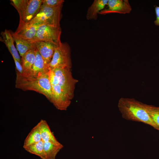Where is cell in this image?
<instances>
[{
    "instance_id": "603a6c76",
    "label": "cell",
    "mask_w": 159,
    "mask_h": 159,
    "mask_svg": "<svg viewBox=\"0 0 159 159\" xmlns=\"http://www.w3.org/2000/svg\"><path fill=\"white\" fill-rule=\"evenodd\" d=\"M63 0H42L41 8L54 7L63 5Z\"/></svg>"
},
{
    "instance_id": "6da1fadb",
    "label": "cell",
    "mask_w": 159,
    "mask_h": 159,
    "mask_svg": "<svg viewBox=\"0 0 159 159\" xmlns=\"http://www.w3.org/2000/svg\"><path fill=\"white\" fill-rule=\"evenodd\" d=\"M15 87L24 91H33L44 95L50 102L52 98V86L48 73L24 75L16 70Z\"/></svg>"
},
{
    "instance_id": "277c9868",
    "label": "cell",
    "mask_w": 159,
    "mask_h": 159,
    "mask_svg": "<svg viewBox=\"0 0 159 159\" xmlns=\"http://www.w3.org/2000/svg\"><path fill=\"white\" fill-rule=\"evenodd\" d=\"M48 66L49 69L61 68L71 69V49L67 42H62L56 47L52 59Z\"/></svg>"
},
{
    "instance_id": "44dd1931",
    "label": "cell",
    "mask_w": 159,
    "mask_h": 159,
    "mask_svg": "<svg viewBox=\"0 0 159 159\" xmlns=\"http://www.w3.org/2000/svg\"><path fill=\"white\" fill-rule=\"evenodd\" d=\"M144 105L153 121L159 127V107L145 104Z\"/></svg>"
},
{
    "instance_id": "52a82bcc",
    "label": "cell",
    "mask_w": 159,
    "mask_h": 159,
    "mask_svg": "<svg viewBox=\"0 0 159 159\" xmlns=\"http://www.w3.org/2000/svg\"><path fill=\"white\" fill-rule=\"evenodd\" d=\"M51 86L52 98L50 102L57 109L66 110L72 99L58 85Z\"/></svg>"
},
{
    "instance_id": "5bb4252c",
    "label": "cell",
    "mask_w": 159,
    "mask_h": 159,
    "mask_svg": "<svg viewBox=\"0 0 159 159\" xmlns=\"http://www.w3.org/2000/svg\"><path fill=\"white\" fill-rule=\"evenodd\" d=\"M36 49L28 51L21 57V64L23 70L22 74L24 75L32 74V67L36 59Z\"/></svg>"
},
{
    "instance_id": "9a60e30c",
    "label": "cell",
    "mask_w": 159,
    "mask_h": 159,
    "mask_svg": "<svg viewBox=\"0 0 159 159\" xmlns=\"http://www.w3.org/2000/svg\"><path fill=\"white\" fill-rule=\"evenodd\" d=\"M39 125L42 140L44 142H50L53 143H60L57 140L52 132L47 121L41 120L38 123Z\"/></svg>"
},
{
    "instance_id": "ba28073f",
    "label": "cell",
    "mask_w": 159,
    "mask_h": 159,
    "mask_svg": "<svg viewBox=\"0 0 159 159\" xmlns=\"http://www.w3.org/2000/svg\"><path fill=\"white\" fill-rule=\"evenodd\" d=\"M107 7L101 11L99 14L105 15L117 13L125 14L130 13L131 7L128 0H108Z\"/></svg>"
},
{
    "instance_id": "ffe728a7",
    "label": "cell",
    "mask_w": 159,
    "mask_h": 159,
    "mask_svg": "<svg viewBox=\"0 0 159 159\" xmlns=\"http://www.w3.org/2000/svg\"><path fill=\"white\" fill-rule=\"evenodd\" d=\"M44 142L42 140L23 148L29 153L36 155L42 159H46L44 150Z\"/></svg>"
},
{
    "instance_id": "ac0fdd59",
    "label": "cell",
    "mask_w": 159,
    "mask_h": 159,
    "mask_svg": "<svg viewBox=\"0 0 159 159\" xmlns=\"http://www.w3.org/2000/svg\"><path fill=\"white\" fill-rule=\"evenodd\" d=\"M63 147L61 143L44 142V150L46 159H55L57 154Z\"/></svg>"
},
{
    "instance_id": "7c38bea8",
    "label": "cell",
    "mask_w": 159,
    "mask_h": 159,
    "mask_svg": "<svg viewBox=\"0 0 159 159\" xmlns=\"http://www.w3.org/2000/svg\"><path fill=\"white\" fill-rule=\"evenodd\" d=\"M0 40L5 44L13 59H16L21 64V59L14 45L15 41L11 31L5 29L4 31L2 32L1 33Z\"/></svg>"
},
{
    "instance_id": "5b68a950",
    "label": "cell",
    "mask_w": 159,
    "mask_h": 159,
    "mask_svg": "<svg viewBox=\"0 0 159 159\" xmlns=\"http://www.w3.org/2000/svg\"><path fill=\"white\" fill-rule=\"evenodd\" d=\"M61 33L60 26L43 24L39 28L35 36L31 41L49 42L57 46L62 43L60 39Z\"/></svg>"
},
{
    "instance_id": "7402d4cb",
    "label": "cell",
    "mask_w": 159,
    "mask_h": 159,
    "mask_svg": "<svg viewBox=\"0 0 159 159\" xmlns=\"http://www.w3.org/2000/svg\"><path fill=\"white\" fill-rule=\"evenodd\" d=\"M28 0H11V4L16 9L19 16V18L22 16Z\"/></svg>"
},
{
    "instance_id": "7a4b0ae2",
    "label": "cell",
    "mask_w": 159,
    "mask_h": 159,
    "mask_svg": "<svg viewBox=\"0 0 159 159\" xmlns=\"http://www.w3.org/2000/svg\"><path fill=\"white\" fill-rule=\"evenodd\" d=\"M144 104L134 98L122 97L118 101V107L125 119L144 123L159 131V127L153 121Z\"/></svg>"
},
{
    "instance_id": "d6986e66",
    "label": "cell",
    "mask_w": 159,
    "mask_h": 159,
    "mask_svg": "<svg viewBox=\"0 0 159 159\" xmlns=\"http://www.w3.org/2000/svg\"><path fill=\"white\" fill-rule=\"evenodd\" d=\"M42 140L39 124L31 130L24 140L23 147L38 142Z\"/></svg>"
},
{
    "instance_id": "30bf717a",
    "label": "cell",
    "mask_w": 159,
    "mask_h": 159,
    "mask_svg": "<svg viewBox=\"0 0 159 159\" xmlns=\"http://www.w3.org/2000/svg\"><path fill=\"white\" fill-rule=\"evenodd\" d=\"M42 24H35L28 25L19 21L18 28L14 33L23 39L31 41L35 36L38 29Z\"/></svg>"
},
{
    "instance_id": "9c48e42d",
    "label": "cell",
    "mask_w": 159,
    "mask_h": 159,
    "mask_svg": "<svg viewBox=\"0 0 159 159\" xmlns=\"http://www.w3.org/2000/svg\"><path fill=\"white\" fill-rule=\"evenodd\" d=\"M42 2V0H28L19 21L26 23L32 19L40 11Z\"/></svg>"
},
{
    "instance_id": "4fadbf2b",
    "label": "cell",
    "mask_w": 159,
    "mask_h": 159,
    "mask_svg": "<svg viewBox=\"0 0 159 159\" xmlns=\"http://www.w3.org/2000/svg\"><path fill=\"white\" fill-rule=\"evenodd\" d=\"M11 32L15 42L16 49L21 57L28 51L36 49L35 42L23 39L12 31H11Z\"/></svg>"
},
{
    "instance_id": "3957f363",
    "label": "cell",
    "mask_w": 159,
    "mask_h": 159,
    "mask_svg": "<svg viewBox=\"0 0 159 159\" xmlns=\"http://www.w3.org/2000/svg\"><path fill=\"white\" fill-rule=\"evenodd\" d=\"M62 6L63 5H62L54 7L41 8L39 12L32 19L25 23L28 25L41 24L60 26V21L62 16L61 11Z\"/></svg>"
},
{
    "instance_id": "2e32d148",
    "label": "cell",
    "mask_w": 159,
    "mask_h": 159,
    "mask_svg": "<svg viewBox=\"0 0 159 159\" xmlns=\"http://www.w3.org/2000/svg\"><path fill=\"white\" fill-rule=\"evenodd\" d=\"M108 0H95L89 7L86 14L88 20H96L98 14L107 5Z\"/></svg>"
},
{
    "instance_id": "8992f818",
    "label": "cell",
    "mask_w": 159,
    "mask_h": 159,
    "mask_svg": "<svg viewBox=\"0 0 159 159\" xmlns=\"http://www.w3.org/2000/svg\"><path fill=\"white\" fill-rule=\"evenodd\" d=\"M50 69H52L57 77V84L72 99L74 95L75 85L78 81L73 77L71 69L61 68Z\"/></svg>"
},
{
    "instance_id": "8fae6325",
    "label": "cell",
    "mask_w": 159,
    "mask_h": 159,
    "mask_svg": "<svg viewBox=\"0 0 159 159\" xmlns=\"http://www.w3.org/2000/svg\"><path fill=\"white\" fill-rule=\"evenodd\" d=\"M36 48L40 53L45 63L48 66L51 62L56 47L55 45L44 41L35 42Z\"/></svg>"
},
{
    "instance_id": "e0dca14e",
    "label": "cell",
    "mask_w": 159,
    "mask_h": 159,
    "mask_svg": "<svg viewBox=\"0 0 159 159\" xmlns=\"http://www.w3.org/2000/svg\"><path fill=\"white\" fill-rule=\"evenodd\" d=\"M36 59L33 64L32 74H37L39 73H48L49 69L47 65L45 63L42 56L36 49Z\"/></svg>"
},
{
    "instance_id": "cb8c5ba5",
    "label": "cell",
    "mask_w": 159,
    "mask_h": 159,
    "mask_svg": "<svg viewBox=\"0 0 159 159\" xmlns=\"http://www.w3.org/2000/svg\"><path fill=\"white\" fill-rule=\"evenodd\" d=\"M16 66V70L21 74L23 73V68L21 64L16 59H13Z\"/></svg>"
}]
</instances>
